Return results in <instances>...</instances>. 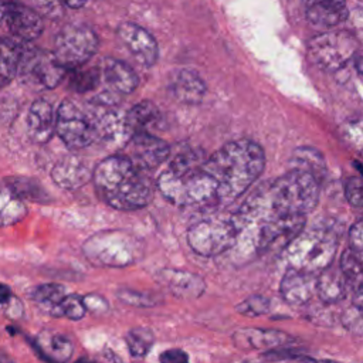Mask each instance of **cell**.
I'll list each match as a JSON object with an SVG mask.
<instances>
[{"label":"cell","mask_w":363,"mask_h":363,"mask_svg":"<svg viewBox=\"0 0 363 363\" xmlns=\"http://www.w3.org/2000/svg\"><path fill=\"white\" fill-rule=\"evenodd\" d=\"M347 201L354 207H363V183L357 179H349L345 186Z\"/></svg>","instance_id":"obj_39"},{"label":"cell","mask_w":363,"mask_h":363,"mask_svg":"<svg viewBox=\"0 0 363 363\" xmlns=\"http://www.w3.org/2000/svg\"><path fill=\"white\" fill-rule=\"evenodd\" d=\"M157 279L180 299H196L206 291L204 279L190 271L164 268L157 274Z\"/></svg>","instance_id":"obj_17"},{"label":"cell","mask_w":363,"mask_h":363,"mask_svg":"<svg viewBox=\"0 0 363 363\" xmlns=\"http://www.w3.org/2000/svg\"><path fill=\"white\" fill-rule=\"evenodd\" d=\"M6 23L18 41H33L43 33V17L34 7H28L20 0H6Z\"/></svg>","instance_id":"obj_14"},{"label":"cell","mask_w":363,"mask_h":363,"mask_svg":"<svg viewBox=\"0 0 363 363\" xmlns=\"http://www.w3.org/2000/svg\"><path fill=\"white\" fill-rule=\"evenodd\" d=\"M6 13H7L6 0H0V24L3 23V20H6Z\"/></svg>","instance_id":"obj_47"},{"label":"cell","mask_w":363,"mask_h":363,"mask_svg":"<svg viewBox=\"0 0 363 363\" xmlns=\"http://www.w3.org/2000/svg\"><path fill=\"white\" fill-rule=\"evenodd\" d=\"M337 250V234L326 227L302 230L284 248L288 268L319 274L330 267Z\"/></svg>","instance_id":"obj_5"},{"label":"cell","mask_w":363,"mask_h":363,"mask_svg":"<svg viewBox=\"0 0 363 363\" xmlns=\"http://www.w3.org/2000/svg\"><path fill=\"white\" fill-rule=\"evenodd\" d=\"M35 347L41 356L55 363L68 360L74 350L72 342L65 335L55 330L40 332L35 337Z\"/></svg>","instance_id":"obj_24"},{"label":"cell","mask_w":363,"mask_h":363,"mask_svg":"<svg viewBox=\"0 0 363 363\" xmlns=\"http://www.w3.org/2000/svg\"><path fill=\"white\" fill-rule=\"evenodd\" d=\"M94 172L78 156L69 155L61 157L51 169V179L54 183L67 190H75L91 182Z\"/></svg>","instance_id":"obj_18"},{"label":"cell","mask_w":363,"mask_h":363,"mask_svg":"<svg viewBox=\"0 0 363 363\" xmlns=\"http://www.w3.org/2000/svg\"><path fill=\"white\" fill-rule=\"evenodd\" d=\"M65 68L57 61L54 52L21 45V62L18 74L31 85L43 89L54 88L65 74Z\"/></svg>","instance_id":"obj_11"},{"label":"cell","mask_w":363,"mask_h":363,"mask_svg":"<svg viewBox=\"0 0 363 363\" xmlns=\"http://www.w3.org/2000/svg\"><path fill=\"white\" fill-rule=\"evenodd\" d=\"M238 228L233 213L213 214L196 221L187 230V244L203 257H216L235 247Z\"/></svg>","instance_id":"obj_7"},{"label":"cell","mask_w":363,"mask_h":363,"mask_svg":"<svg viewBox=\"0 0 363 363\" xmlns=\"http://www.w3.org/2000/svg\"><path fill=\"white\" fill-rule=\"evenodd\" d=\"M101 71L106 84L121 94H132L139 85V78L133 68L121 60L106 58Z\"/></svg>","instance_id":"obj_22"},{"label":"cell","mask_w":363,"mask_h":363,"mask_svg":"<svg viewBox=\"0 0 363 363\" xmlns=\"http://www.w3.org/2000/svg\"><path fill=\"white\" fill-rule=\"evenodd\" d=\"M292 164L295 170L312 174L318 182L323 179L326 167L322 155L312 147H299L292 155Z\"/></svg>","instance_id":"obj_30"},{"label":"cell","mask_w":363,"mask_h":363,"mask_svg":"<svg viewBox=\"0 0 363 363\" xmlns=\"http://www.w3.org/2000/svg\"><path fill=\"white\" fill-rule=\"evenodd\" d=\"M65 288L60 284H43L30 291V298L51 316H61L60 303L65 298Z\"/></svg>","instance_id":"obj_28"},{"label":"cell","mask_w":363,"mask_h":363,"mask_svg":"<svg viewBox=\"0 0 363 363\" xmlns=\"http://www.w3.org/2000/svg\"><path fill=\"white\" fill-rule=\"evenodd\" d=\"M340 269L352 292V305L363 308V261L349 248L340 257Z\"/></svg>","instance_id":"obj_25"},{"label":"cell","mask_w":363,"mask_h":363,"mask_svg":"<svg viewBox=\"0 0 363 363\" xmlns=\"http://www.w3.org/2000/svg\"><path fill=\"white\" fill-rule=\"evenodd\" d=\"M11 298V291L6 284L0 282V305H4Z\"/></svg>","instance_id":"obj_45"},{"label":"cell","mask_w":363,"mask_h":363,"mask_svg":"<svg viewBox=\"0 0 363 363\" xmlns=\"http://www.w3.org/2000/svg\"><path fill=\"white\" fill-rule=\"evenodd\" d=\"M349 242H350V250L354 254L363 252V218L356 221L349 233Z\"/></svg>","instance_id":"obj_40"},{"label":"cell","mask_w":363,"mask_h":363,"mask_svg":"<svg viewBox=\"0 0 363 363\" xmlns=\"http://www.w3.org/2000/svg\"><path fill=\"white\" fill-rule=\"evenodd\" d=\"M34 9L47 17L58 18L62 14V1L61 0H31Z\"/></svg>","instance_id":"obj_38"},{"label":"cell","mask_w":363,"mask_h":363,"mask_svg":"<svg viewBox=\"0 0 363 363\" xmlns=\"http://www.w3.org/2000/svg\"><path fill=\"white\" fill-rule=\"evenodd\" d=\"M129 353L133 357H145L155 343L153 333L146 328H133L126 333L125 337Z\"/></svg>","instance_id":"obj_31"},{"label":"cell","mask_w":363,"mask_h":363,"mask_svg":"<svg viewBox=\"0 0 363 363\" xmlns=\"http://www.w3.org/2000/svg\"><path fill=\"white\" fill-rule=\"evenodd\" d=\"M21 45L10 38L0 40V86L7 85L20 71Z\"/></svg>","instance_id":"obj_27"},{"label":"cell","mask_w":363,"mask_h":363,"mask_svg":"<svg viewBox=\"0 0 363 363\" xmlns=\"http://www.w3.org/2000/svg\"><path fill=\"white\" fill-rule=\"evenodd\" d=\"M60 311H61V316H65L71 320L82 319L86 312L84 298L78 296L77 294H67L60 303Z\"/></svg>","instance_id":"obj_34"},{"label":"cell","mask_w":363,"mask_h":363,"mask_svg":"<svg viewBox=\"0 0 363 363\" xmlns=\"http://www.w3.org/2000/svg\"><path fill=\"white\" fill-rule=\"evenodd\" d=\"M98 363H122V359L111 349H104L98 356Z\"/></svg>","instance_id":"obj_44"},{"label":"cell","mask_w":363,"mask_h":363,"mask_svg":"<svg viewBox=\"0 0 363 363\" xmlns=\"http://www.w3.org/2000/svg\"><path fill=\"white\" fill-rule=\"evenodd\" d=\"M340 320L347 330L363 336V308L350 305L343 311Z\"/></svg>","instance_id":"obj_36"},{"label":"cell","mask_w":363,"mask_h":363,"mask_svg":"<svg viewBox=\"0 0 363 363\" xmlns=\"http://www.w3.org/2000/svg\"><path fill=\"white\" fill-rule=\"evenodd\" d=\"M65 6L71 7V9H79L82 7L88 0H61Z\"/></svg>","instance_id":"obj_46"},{"label":"cell","mask_w":363,"mask_h":363,"mask_svg":"<svg viewBox=\"0 0 363 363\" xmlns=\"http://www.w3.org/2000/svg\"><path fill=\"white\" fill-rule=\"evenodd\" d=\"M116 34L122 44L142 65L152 67L156 64L159 57L157 43L155 37L143 27L132 21H125L119 24Z\"/></svg>","instance_id":"obj_13"},{"label":"cell","mask_w":363,"mask_h":363,"mask_svg":"<svg viewBox=\"0 0 363 363\" xmlns=\"http://www.w3.org/2000/svg\"><path fill=\"white\" fill-rule=\"evenodd\" d=\"M4 306H6V313L9 316H11V318H18L21 315V312H23L21 302L18 299H14L13 296L4 303Z\"/></svg>","instance_id":"obj_43"},{"label":"cell","mask_w":363,"mask_h":363,"mask_svg":"<svg viewBox=\"0 0 363 363\" xmlns=\"http://www.w3.org/2000/svg\"><path fill=\"white\" fill-rule=\"evenodd\" d=\"M119 153L129 159L138 169L145 173L157 169L170 156V146L160 138L149 132L133 135L122 147Z\"/></svg>","instance_id":"obj_12"},{"label":"cell","mask_w":363,"mask_h":363,"mask_svg":"<svg viewBox=\"0 0 363 363\" xmlns=\"http://www.w3.org/2000/svg\"><path fill=\"white\" fill-rule=\"evenodd\" d=\"M92 180L99 199L116 210H138L152 200L146 173L122 155L101 160L94 169Z\"/></svg>","instance_id":"obj_4"},{"label":"cell","mask_w":363,"mask_h":363,"mask_svg":"<svg viewBox=\"0 0 363 363\" xmlns=\"http://www.w3.org/2000/svg\"><path fill=\"white\" fill-rule=\"evenodd\" d=\"M26 214L27 208L21 199L9 186L0 183V227L16 224Z\"/></svg>","instance_id":"obj_29"},{"label":"cell","mask_w":363,"mask_h":363,"mask_svg":"<svg viewBox=\"0 0 363 363\" xmlns=\"http://www.w3.org/2000/svg\"><path fill=\"white\" fill-rule=\"evenodd\" d=\"M357 47V40L346 30L325 31L311 38L308 55L322 69L337 71L354 57Z\"/></svg>","instance_id":"obj_9"},{"label":"cell","mask_w":363,"mask_h":363,"mask_svg":"<svg viewBox=\"0 0 363 363\" xmlns=\"http://www.w3.org/2000/svg\"><path fill=\"white\" fill-rule=\"evenodd\" d=\"M264 357L268 360H288L291 363H337L335 360H322V359H313L311 356L306 354H301V353H295L291 350H284V352H278V350H269L264 353Z\"/></svg>","instance_id":"obj_37"},{"label":"cell","mask_w":363,"mask_h":363,"mask_svg":"<svg viewBox=\"0 0 363 363\" xmlns=\"http://www.w3.org/2000/svg\"><path fill=\"white\" fill-rule=\"evenodd\" d=\"M356 68H357L360 77L363 78V57H359V58H357V61H356Z\"/></svg>","instance_id":"obj_48"},{"label":"cell","mask_w":363,"mask_h":363,"mask_svg":"<svg viewBox=\"0 0 363 363\" xmlns=\"http://www.w3.org/2000/svg\"><path fill=\"white\" fill-rule=\"evenodd\" d=\"M75 363H98L96 360H91V359H86V357H81L78 359Z\"/></svg>","instance_id":"obj_50"},{"label":"cell","mask_w":363,"mask_h":363,"mask_svg":"<svg viewBox=\"0 0 363 363\" xmlns=\"http://www.w3.org/2000/svg\"><path fill=\"white\" fill-rule=\"evenodd\" d=\"M201 152L187 149L170 159L157 177L162 196L177 207H217Z\"/></svg>","instance_id":"obj_3"},{"label":"cell","mask_w":363,"mask_h":363,"mask_svg":"<svg viewBox=\"0 0 363 363\" xmlns=\"http://www.w3.org/2000/svg\"><path fill=\"white\" fill-rule=\"evenodd\" d=\"M237 312L244 315V316H261L269 312L271 309V302L268 298L262 295H252L240 302L235 306Z\"/></svg>","instance_id":"obj_33"},{"label":"cell","mask_w":363,"mask_h":363,"mask_svg":"<svg viewBox=\"0 0 363 363\" xmlns=\"http://www.w3.org/2000/svg\"><path fill=\"white\" fill-rule=\"evenodd\" d=\"M159 118L157 106L150 101H140L135 104L125 113V129L128 136L147 132V128Z\"/></svg>","instance_id":"obj_26"},{"label":"cell","mask_w":363,"mask_h":363,"mask_svg":"<svg viewBox=\"0 0 363 363\" xmlns=\"http://www.w3.org/2000/svg\"><path fill=\"white\" fill-rule=\"evenodd\" d=\"M318 196L319 182L295 169L262 183L233 213L238 228L234 248L255 252L284 250L303 230Z\"/></svg>","instance_id":"obj_1"},{"label":"cell","mask_w":363,"mask_h":363,"mask_svg":"<svg viewBox=\"0 0 363 363\" xmlns=\"http://www.w3.org/2000/svg\"><path fill=\"white\" fill-rule=\"evenodd\" d=\"M234 345L240 349L245 350H275L289 342L292 337L277 329H267V328H245L240 329L233 335Z\"/></svg>","instance_id":"obj_16"},{"label":"cell","mask_w":363,"mask_h":363,"mask_svg":"<svg viewBox=\"0 0 363 363\" xmlns=\"http://www.w3.org/2000/svg\"><path fill=\"white\" fill-rule=\"evenodd\" d=\"M318 274L288 268L284 274L279 292L291 305H305L316 295Z\"/></svg>","instance_id":"obj_15"},{"label":"cell","mask_w":363,"mask_h":363,"mask_svg":"<svg viewBox=\"0 0 363 363\" xmlns=\"http://www.w3.org/2000/svg\"><path fill=\"white\" fill-rule=\"evenodd\" d=\"M102 71L99 68H77L69 78V86L78 94H86L94 91L101 79Z\"/></svg>","instance_id":"obj_32"},{"label":"cell","mask_w":363,"mask_h":363,"mask_svg":"<svg viewBox=\"0 0 363 363\" xmlns=\"http://www.w3.org/2000/svg\"><path fill=\"white\" fill-rule=\"evenodd\" d=\"M265 164L261 146L250 139L221 146L204 162V170L214 189L217 206L233 203L258 179Z\"/></svg>","instance_id":"obj_2"},{"label":"cell","mask_w":363,"mask_h":363,"mask_svg":"<svg viewBox=\"0 0 363 363\" xmlns=\"http://www.w3.org/2000/svg\"><path fill=\"white\" fill-rule=\"evenodd\" d=\"M55 132L69 149H82L98 139L92 116L86 115L85 111L69 99L60 104Z\"/></svg>","instance_id":"obj_10"},{"label":"cell","mask_w":363,"mask_h":363,"mask_svg":"<svg viewBox=\"0 0 363 363\" xmlns=\"http://www.w3.org/2000/svg\"><path fill=\"white\" fill-rule=\"evenodd\" d=\"M82 250L88 261L98 267H126L142 255L140 241L121 230L99 231L91 235Z\"/></svg>","instance_id":"obj_6"},{"label":"cell","mask_w":363,"mask_h":363,"mask_svg":"<svg viewBox=\"0 0 363 363\" xmlns=\"http://www.w3.org/2000/svg\"><path fill=\"white\" fill-rule=\"evenodd\" d=\"M160 363H189V356L182 349H169L159 356Z\"/></svg>","instance_id":"obj_41"},{"label":"cell","mask_w":363,"mask_h":363,"mask_svg":"<svg viewBox=\"0 0 363 363\" xmlns=\"http://www.w3.org/2000/svg\"><path fill=\"white\" fill-rule=\"evenodd\" d=\"M98 298H99V295H94V294L84 296V303H85L86 311H91L92 313H102L108 309V303H101L99 305L96 302Z\"/></svg>","instance_id":"obj_42"},{"label":"cell","mask_w":363,"mask_h":363,"mask_svg":"<svg viewBox=\"0 0 363 363\" xmlns=\"http://www.w3.org/2000/svg\"><path fill=\"white\" fill-rule=\"evenodd\" d=\"M244 363H259V362H254V360H250V362H244Z\"/></svg>","instance_id":"obj_51"},{"label":"cell","mask_w":363,"mask_h":363,"mask_svg":"<svg viewBox=\"0 0 363 363\" xmlns=\"http://www.w3.org/2000/svg\"><path fill=\"white\" fill-rule=\"evenodd\" d=\"M118 298L128 305H133V306H142V308H150L155 306L157 303H160V299L156 298V295L153 294H145V292H138V291H132V289H119L118 292Z\"/></svg>","instance_id":"obj_35"},{"label":"cell","mask_w":363,"mask_h":363,"mask_svg":"<svg viewBox=\"0 0 363 363\" xmlns=\"http://www.w3.org/2000/svg\"><path fill=\"white\" fill-rule=\"evenodd\" d=\"M57 126V113L45 99H35L27 113V133L35 143H45L51 139Z\"/></svg>","instance_id":"obj_19"},{"label":"cell","mask_w":363,"mask_h":363,"mask_svg":"<svg viewBox=\"0 0 363 363\" xmlns=\"http://www.w3.org/2000/svg\"><path fill=\"white\" fill-rule=\"evenodd\" d=\"M305 14L311 24L330 28L343 21L347 16L346 0H302Z\"/></svg>","instance_id":"obj_20"},{"label":"cell","mask_w":363,"mask_h":363,"mask_svg":"<svg viewBox=\"0 0 363 363\" xmlns=\"http://www.w3.org/2000/svg\"><path fill=\"white\" fill-rule=\"evenodd\" d=\"M173 95L183 104H199L206 95L207 86L203 78L190 68L177 69L170 81Z\"/></svg>","instance_id":"obj_21"},{"label":"cell","mask_w":363,"mask_h":363,"mask_svg":"<svg viewBox=\"0 0 363 363\" xmlns=\"http://www.w3.org/2000/svg\"><path fill=\"white\" fill-rule=\"evenodd\" d=\"M0 363H13V360L4 352H0Z\"/></svg>","instance_id":"obj_49"},{"label":"cell","mask_w":363,"mask_h":363,"mask_svg":"<svg viewBox=\"0 0 363 363\" xmlns=\"http://www.w3.org/2000/svg\"><path fill=\"white\" fill-rule=\"evenodd\" d=\"M347 281L340 267H328L318 274L316 295L325 303H336L347 294Z\"/></svg>","instance_id":"obj_23"},{"label":"cell","mask_w":363,"mask_h":363,"mask_svg":"<svg viewBox=\"0 0 363 363\" xmlns=\"http://www.w3.org/2000/svg\"><path fill=\"white\" fill-rule=\"evenodd\" d=\"M98 50V37L85 24L64 26L55 37L54 55L65 69L81 68Z\"/></svg>","instance_id":"obj_8"}]
</instances>
